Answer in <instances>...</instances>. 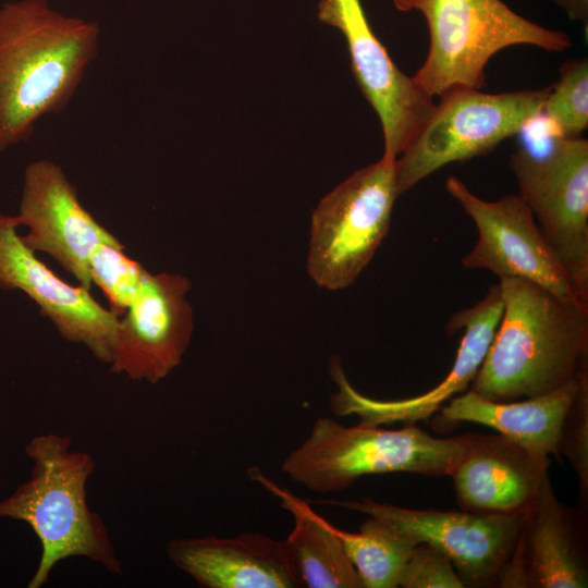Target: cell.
Here are the masks:
<instances>
[{"mask_svg": "<svg viewBox=\"0 0 588 588\" xmlns=\"http://www.w3.org/2000/svg\"><path fill=\"white\" fill-rule=\"evenodd\" d=\"M96 22L47 0L0 8V151L26 143L37 122L65 109L99 50Z\"/></svg>", "mask_w": 588, "mask_h": 588, "instance_id": "6da1fadb", "label": "cell"}, {"mask_svg": "<svg viewBox=\"0 0 588 588\" xmlns=\"http://www.w3.org/2000/svg\"><path fill=\"white\" fill-rule=\"evenodd\" d=\"M503 311L469 390L497 402L554 391L588 370V305L500 279Z\"/></svg>", "mask_w": 588, "mask_h": 588, "instance_id": "7a4b0ae2", "label": "cell"}, {"mask_svg": "<svg viewBox=\"0 0 588 588\" xmlns=\"http://www.w3.org/2000/svg\"><path fill=\"white\" fill-rule=\"evenodd\" d=\"M25 452L34 461L32 476L0 501V518L25 522L41 543L40 561L28 587H42L54 565L71 556L88 558L120 575L122 565L108 528L86 500L93 457L72 451L70 437L56 433L33 438Z\"/></svg>", "mask_w": 588, "mask_h": 588, "instance_id": "3957f363", "label": "cell"}, {"mask_svg": "<svg viewBox=\"0 0 588 588\" xmlns=\"http://www.w3.org/2000/svg\"><path fill=\"white\" fill-rule=\"evenodd\" d=\"M473 434L438 438L416 424L385 429L362 422L344 426L319 417L306 439L283 460L281 470L317 493L342 491L368 475L451 477Z\"/></svg>", "mask_w": 588, "mask_h": 588, "instance_id": "277c9868", "label": "cell"}, {"mask_svg": "<svg viewBox=\"0 0 588 588\" xmlns=\"http://www.w3.org/2000/svg\"><path fill=\"white\" fill-rule=\"evenodd\" d=\"M401 12L418 11L429 29V49L414 81L431 97L453 87L481 89L485 69L499 51L517 45L562 52L563 30L547 28L502 0H392Z\"/></svg>", "mask_w": 588, "mask_h": 588, "instance_id": "5b68a950", "label": "cell"}, {"mask_svg": "<svg viewBox=\"0 0 588 588\" xmlns=\"http://www.w3.org/2000/svg\"><path fill=\"white\" fill-rule=\"evenodd\" d=\"M551 87L498 94L453 87L439 96L429 119L396 159L399 195L452 162L489 154L541 112Z\"/></svg>", "mask_w": 588, "mask_h": 588, "instance_id": "8992f818", "label": "cell"}, {"mask_svg": "<svg viewBox=\"0 0 588 588\" xmlns=\"http://www.w3.org/2000/svg\"><path fill=\"white\" fill-rule=\"evenodd\" d=\"M396 159L381 157L355 171L313 211L307 272L320 287L352 285L385 237L399 195Z\"/></svg>", "mask_w": 588, "mask_h": 588, "instance_id": "52a82bcc", "label": "cell"}, {"mask_svg": "<svg viewBox=\"0 0 588 588\" xmlns=\"http://www.w3.org/2000/svg\"><path fill=\"white\" fill-rule=\"evenodd\" d=\"M518 195L588 305V140L556 136L546 152L522 147L510 157Z\"/></svg>", "mask_w": 588, "mask_h": 588, "instance_id": "ba28073f", "label": "cell"}, {"mask_svg": "<svg viewBox=\"0 0 588 588\" xmlns=\"http://www.w3.org/2000/svg\"><path fill=\"white\" fill-rule=\"evenodd\" d=\"M322 503L380 518L417 543L438 548L450 558L464 586L473 588L498 587L528 510L506 514L416 510L369 498Z\"/></svg>", "mask_w": 588, "mask_h": 588, "instance_id": "9c48e42d", "label": "cell"}, {"mask_svg": "<svg viewBox=\"0 0 588 588\" xmlns=\"http://www.w3.org/2000/svg\"><path fill=\"white\" fill-rule=\"evenodd\" d=\"M444 186L477 229L476 244L461 261L465 268L485 269L499 279H525L560 297L584 304L531 210L518 194L493 201L483 200L455 175L449 176Z\"/></svg>", "mask_w": 588, "mask_h": 588, "instance_id": "30bf717a", "label": "cell"}, {"mask_svg": "<svg viewBox=\"0 0 588 588\" xmlns=\"http://www.w3.org/2000/svg\"><path fill=\"white\" fill-rule=\"evenodd\" d=\"M317 15L343 34L354 77L381 122L382 157L397 159L432 113L433 97L395 65L360 0H320Z\"/></svg>", "mask_w": 588, "mask_h": 588, "instance_id": "8fae6325", "label": "cell"}, {"mask_svg": "<svg viewBox=\"0 0 588 588\" xmlns=\"http://www.w3.org/2000/svg\"><path fill=\"white\" fill-rule=\"evenodd\" d=\"M502 311L503 302L498 283L489 287L480 302L451 317L446 331H464L451 370L436 387L408 399L378 400L363 394L351 384L340 360L333 358L330 375L336 391L330 399L332 413L341 417L355 415L359 422L372 426L416 424L429 419L470 385L488 353Z\"/></svg>", "mask_w": 588, "mask_h": 588, "instance_id": "7c38bea8", "label": "cell"}, {"mask_svg": "<svg viewBox=\"0 0 588 588\" xmlns=\"http://www.w3.org/2000/svg\"><path fill=\"white\" fill-rule=\"evenodd\" d=\"M189 290L184 275L146 272L119 319L111 372L156 384L181 364L194 330Z\"/></svg>", "mask_w": 588, "mask_h": 588, "instance_id": "4fadbf2b", "label": "cell"}, {"mask_svg": "<svg viewBox=\"0 0 588 588\" xmlns=\"http://www.w3.org/2000/svg\"><path fill=\"white\" fill-rule=\"evenodd\" d=\"M588 511L564 504L550 475L528 507L498 588L588 587Z\"/></svg>", "mask_w": 588, "mask_h": 588, "instance_id": "5bb4252c", "label": "cell"}, {"mask_svg": "<svg viewBox=\"0 0 588 588\" xmlns=\"http://www.w3.org/2000/svg\"><path fill=\"white\" fill-rule=\"evenodd\" d=\"M16 216L0 213V287L21 290L48 317L61 336L84 344L110 364L119 316L84 286H73L41 262L17 234Z\"/></svg>", "mask_w": 588, "mask_h": 588, "instance_id": "9a60e30c", "label": "cell"}, {"mask_svg": "<svg viewBox=\"0 0 588 588\" xmlns=\"http://www.w3.org/2000/svg\"><path fill=\"white\" fill-rule=\"evenodd\" d=\"M16 218L19 225L28 229L21 236L27 247L49 254L90 291L88 261L93 250L118 238L85 209L59 164L39 159L25 168Z\"/></svg>", "mask_w": 588, "mask_h": 588, "instance_id": "2e32d148", "label": "cell"}, {"mask_svg": "<svg viewBox=\"0 0 588 588\" xmlns=\"http://www.w3.org/2000/svg\"><path fill=\"white\" fill-rule=\"evenodd\" d=\"M550 463L502 434L474 433L451 475L457 503L476 513L525 511L550 475Z\"/></svg>", "mask_w": 588, "mask_h": 588, "instance_id": "e0dca14e", "label": "cell"}, {"mask_svg": "<svg viewBox=\"0 0 588 588\" xmlns=\"http://www.w3.org/2000/svg\"><path fill=\"white\" fill-rule=\"evenodd\" d=\"M166 552L179 569L203 588L301 587L282 540L259 531L172 539Z\"/></svg>", "mask_w": 588, "mask_h": 588, "instance_id": "ac0fdd59", "label": "cell"}, {"mask_svg": "<svg viewBox=\"0 0 588 588\" xmlns=\"http://www.w3.org/2000/svg\"><path fill=\"white\" fill-rule=\"evenodd\" d=\"M587 383L588 370H585L554 391L507 402L490 401L468 390L445 403L438 411L439 418L443 424L483 425L537 456L560 458L565 416Z\"/></svg>", "mask_w": 588, "mask_h": 588, "instance_id": "d6986e66", "label": "cell"}, {"mask_svg": "<svg viewBox=\"0 0 588 588\" xmlns=\"http://www.w3.org/2000/svg\"><path fill=\"white\" fill-rule=\"evenodd\" d=\"M252 480L278 497L291 513L293 528L282 540L290 566L301 587L363 588L359 576L347 558L329 522L308 503L267 478L259 468L248 469Z\"/></svg>", "mask_w": 588, "mask_h": 588, "instance_id": "ffe728a7", "label": "cell"}, {"mask_svg": "<svg viewBox=\"0 0 588 588\" xmlns=\"http://www.w3.org/2000/svg\"><path fill=\"white\" fill-rule=\"evenodd\" d=\"M355 567L364 588H395L402 565L418 544L409 535L380 518L368 516L352 532L329 523Z\"/></svg>", "mask_w": 588, "mask_h": 588, "instance_id": "44dd1931", "label": "cell"}, {"mask_svg": "<svg viewBox=\"0 0 588 588\" xmlns=\"http://www.w3.org/2000/svg\"><path fill=\"white\" fill-rule=\"evenodd\" d=\"M560 137H581L588 127V60L569 59L561 64L559 79L551 86L542 112Z\"/></svg>", "mask_w": 588, "mask_h": 588, "instance_id": "7402d4cb", "label": "cell"}, {"mask_svg": "<svg viewBox=\"0 0 588 588\" xmlns=\"http://www.w3.org/2000/svg\"><path fill=\"white\" fill-rule=\"evenodd\" d=\"M119 241L100 243L91 253L88 270L96 284L110 303V309L123 315L135 297L147 270L124 254Z\"/></svg>", "mask_w": 588, "mask_h": 588, "instance_id": "603a6c76", "label": "cell"}, {"mask_svg": "<svg viewBox=\"0 0 588 588\" xmlns=\"http://www.w3.org/2000/svg\"><path fill=\"white\" fill-rule=\"evenodd\" d=\"M560 455L566 456L577 477L579 506L588 511V383L571 405L561 431Z\"/></svg>", "mask_w": 588, "mask_h": 588, "instance_id": "cb8c5ba5", "label": "cell"}, {"mask_svg": "<svg viewBox=\"0 0 588 588\" xmlns=\"http://www.w3.org/2000/svg\"><path fill=\"white\" fill-rule=\"evenodd\" d=\"M397 587L465 588L450 558L428 543H418L411 551L400 571Z\"/></svg>", "mask_w": 588, "mask_h": 588, "instance_id": "d4e9b609", "label": "cell"}, {"mask_svg": "<svg viewBox=\"0 0 588 588\" xmlns=\"http://www.w3.org/2000/svg\"><path fill=\"white\" fill-rule=\"evenodd\" d=\"M560 7L569 20L588 24V0H551Z\"/></svg>", "mask_w": 588, "mask_h": 588, "instance_id": "484cf974", "label": "cell"}]
</instances>
